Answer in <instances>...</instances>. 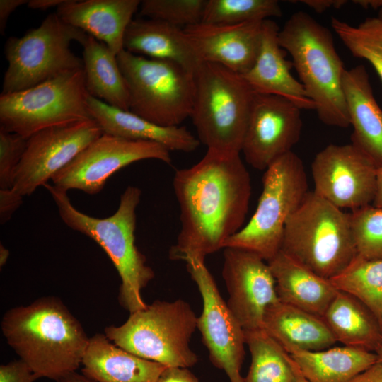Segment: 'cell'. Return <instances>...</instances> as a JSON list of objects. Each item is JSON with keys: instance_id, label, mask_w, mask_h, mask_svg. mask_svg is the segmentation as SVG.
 I'll use <instances>...</instances> for the list:
<instances>
[{"instance_id": "cell-1", "label": "cell", "mask_w": 382, "mask_h": 382, "mask_svg": "<svg viewBox=\"0 0 382 382\" xmlns=\"http://www.w3.org/2000/svg\"><path fill=\"white\" fill-rule=\"evenodd\" d=\"M173 187L181 227L170 260H204L244 226L251 181L240 154L207 150L199 162L176 170Z\"/></svg>"}, {"instance_id": "cell-2", "label": "cell", "mask_w": 382, "mask_h": 382, "mask_svg": "<svg viewBox=\"0 0 382 382\" xmlns=\"http://www.w3.org/2000/svg\"><path fill=\"white\" fill-rule=\"evenodd\" d=\"M1 328L8 345L38 378L56 381L76 371L89 340L81 323L54 296L8 310Z\"/></svg>"}, {"instance_id": "cell-3", "label": "cell", "mask_w": 382, "mask_h": 382, "mask_svg": "<svg viewBox=\"0 0 382 382\" xmlns=\"http://www.w3.org/2000/svg\"><path fill=\"white\" fill-rule=\"evenodd\" d=\"M57 205L64 223L97 243L108 255L121 284L118 301L129 313L146 306L141 291L154 278L146 256L135 244L136 210L141 196V190L129 185L120 196L116 212L105 218H96L76 209L67 192L54 185H44Z\"/></svg>"}, {"instance_id": "cell-4", "label": "cell", "mask_w": 382, "mask_h": 382, "mask_svg": "<svg viewBox=\"0 0 382 382\" xmlns=\"http://www.w3.org/2000/svg\"><path fill=\"white\" fill-rule=\"evenodd\" d=\"M278 39L291 57L319 120L332 127H349L342 85L346 69L330 30L308 13L298 11L279 29Z\"/></svg>"}, {"instance_id": "cell-5", "label": "cell", "mask_w": 382, "mask_h": 382, "mask_svg": "<svg viewBox=\"0 0 382 382\" xmlns=\"http://www.w3.org/2000/svg\"><path fill=\"white\" fill-rule=\"evenodd\" d=\"M280 250L330 280L357 256L350 213L308 192L286 224Z\"/></svg>"}, {"instance_id": "cell-6", "label": "cell", "mask_w": 382, "mask_h": 382, "mask_svg": "<svg viewBox=\"0 0 382 382\" xmlns=\"http://www.w3.org/2000/svg\"><path fill=\"white\" fill-rule=\"evenodd\" d=\"M195 78L190 117L198 140L209 151L241 154L255 93L242 75L219 64L202 62Z\"/></svg>"}, {"instance_id": "cell-7", "label": "cell", "mask_w": 382, "mask_h": 382, "mask_svg": "<svg viewBox=\"0 0 382 382\" xmlns=\"http://www.w3.org/2000/svg\"><path fill=\"white\" fill-rule=\"evenodd\" d=\"M196 328L197 317L187 302L156 300L129 313L122 325L105 327L104 334L117 347L141 358L167 367L188 368L198 361L190 347Z\"/></svg>"}, {"instance_id": "cell-8", "label": "cell", "mask_w": 382, "mask_h": 382, "mask_svg": "<svg viewBox=\"0 0 382 382\" xmlns=\"http://www.w3.org/2000/svg\"><path fill=\"white\" fill-rule=\"evenodd\" d=\"M308 192L300 157L293 151L282 156L265 170L253 215L224 248H242L270 261L280 251L286 224Z\"/></svg>"}, {"instance_id": "cell-9", "label": "cell", "mask_w": 382, "mask_h": 382, "mask_svg": "<svg viewBox=\"0 0 382 382\" xmlns=\"http://www.w3.org/2000/svg\"><path fill=\"white\" fill-rule=\"evenodd\" d=\"M129 95V110L155 124L179 126L190 117L195 74L172 61L122 50L117 55Z\"/></svg>"}, {"instance_id": "cell-10", "label": "cell", "mask_w": 382, "mask_h": 382, "mask_svg": "<svg viewBox=\"0 0 382 382\" xmlns=\"http://www.w3.org/2000/svg\"><path fill=\"white\" fill-rule=\"evenodd\" d=\"M88 95L83 69L1 94L0 129L28 139L46 128L93 120Z\"/></svg>"}, {"instance_id": "cell-11", "label": "cell", "mask_w": 382, "mask_h": 382, "mask_svg": "<svg viewBox=\"0 0 382 382\" xmlns=\"http://www.w3.org/2000/svg\"><path fill=\"white\" fill-rule=\"evenodd\" d=\"M87 33L64 23L56 13L47 16L23 36L5 45L8 67L1 94L21 91L64 73L83 69V59L70 49Z\"/></svg>"}, {"instance_id": "cell-12", "label": "cell", "mask_w": 382, "mask_h": 382, "mask_svg": "<svg viewBox=\"0 0 382 382\" xmlns=\"http://www.w3.org/2000/svg\"><path fill=\"white\" fill-rule=\"evenodd\" d=\"M146 159L170 163V151L149 141L131 140L103 133L51 179L65 191L79 190L95 195L110 176L127 166Z\"/></svg>"}, {"instance_id": "cell-13", "label": "cell", "mask_w": 382, "mask_h": 382, "mask_svg": "<svg viewBox=\"0 0 382 382\" xmlns=\"http://www.w3.org/2000/svg\"><path fill=\"white\" fill-rule=\"evenodd\" d=\"M185 263L202 299L197 329L210 361L225 371L230 382H243L241 371L245 357V331L223 299L204 260L190 259Z\"/></svg>"}, {"instance_id": "cell-14", "label": "cell", "mask_w": 382, "mask_h": 382, "mask_svg": "<svg viewBox=\"0 0 382 382\" xmlns=\"http://www.w3.org/2000/svg\"><path fill=\"white\" fill-rule=\"evenodd\" d=\"M377 167L352 143L330 144L311 163L313 192L339 209L352 211L373 204Z\"/></svg>"}, {"instance_id": "cell-15", "label": "cell", "mask_w": 382, "mask_h": 382, "mask_svg": "<svg viewBox=\"0 0 382 382\" xmlns=\"http://www.w3.org/2000/svg\"><path fill=\"white\" fill-rule=\"evenodd\" d=\"M103 134L93 119L35 133L28 139L12 188L23 197L30 195Z\"/></svg>"}, {"instance_id": "cell-16", "label": "cell", "mask_w": 382, "mask_h": 382, "mask_svg": "<svg viewBox=\"0 0 382 382\" xmlns=\"http://www.w3.org/2000/svg\"><path fill=\"white\" fill-rule=\"evenodd\" d=\"M302 129L301 109L274 95L255 94L241 152L253 168L265 170L292 151Z\"/></svg>"}, {"instance_id": "cell-17", "label": "cell", "mask_w": 382, "mask_h": 382, "mask_svg": "<svg viewBox=\"0 0 382 382\" xmlns=\"http://www.w3.org/2000/svg\"><path fill=\"white\" fill-rule=\"evenodd\" d=\"M226 303L245 331L263 329L267 308L279 300L270 267L257 254L234 247L223 253Z\"/></svg>"}, {"instance_id": "cell-18", "label": "cell", "mask_w": 382, "mask_h": 382, "mask_svg": "<svg viewBox=\"0 0 382 382\" xmlns=\"http://www.w3.org/2000/svg\"><path fill=\"white\" fill-rule=\"evenodd\" d=\"M263 21L237 25L201 22L183 30L201 62L219 64L243 75L258 54Z\"/></svg>"}, {"instance_id": "cell-19", "label": "cell", "mask_w": 382, "mask_h": 382, "mask_svg": "<svg viewBox=\"0 0 382 382\" xmlns=\"http://www.w3.org/2000/svg\"><path fill=\"white\" fill-rule=\"evenodd\" d=\"M279 28L272 19L262 23L260 50L243 79L257 94L274 95L291 101L301 110H314L312 100L291 73L293 64L279 43Z\"/></svg>"}, {"instance_id": "cell-20", "label": "cell", "mask_w": 382, "mask_h": 382, "mask_svg": "<svg viewBox=\"0 0 382 382\" xmlns=\"http://www.w3.org/2000/svg\"><path fill=\"white\" fill-rule=\"evenodd\" d=\"M140 4L139 0H66L57 8V14L117 55L124 50L126 29Z\"/></svg>"}, {"instance_id": "cell-21", "label": "cell", "mask_w": 382, "mask_h": 382, "mask_svg": "<svg viewBox=\"0 0 382 382\" xmlns=\"http://www.w3.org/2000/svg\"><path fill=\"white\" fill-rule=\"evenodd\" d=\"M343 92L349 124L353 127L352 144L375 166H382V109L377 103L364 66L346 69Z\"/></svg>"}, {"instance_id": "cell-22", "label": "cell", "mask_w": 382, "mask_h": 382, "mask_svg": "<svg viewBox=\"0 0 382 382\" xmlns=\"http://www.w3.org/2000/svg\"><path fill=\"white\" fill-rule=\"evenodd\" d=\"M88 105L92 117L103 133L131 140L156 142L170 151L192 152L200 144L198 139L185 127L155 124L130 110L111 106L90 95Z\"/></svg>"}, {"instance_id": "cell-23", "label": "cell", "mask_w": 382, "mask_h": 382, "mask_svg": "<svg viewBox=\"0 0 382 382\" xmlns=\"http://www.w3.org/2000/svg\"><path fill=\"white\" fill-rule=\"evenodd\" d=\"M81 365L83 374L96 382H157L167 367L117 347L101 333L89 337Z\"/></svg>"}, {"instance_id": "cell-24", "label": "cell", "mask_w": 382, "mask_h": 382, "mask_svg": "<svg viewBox=\"0 0 382 382\" xmlns=\"http://www.w3.org/2000/svg\"><path fill=\"white\" fill-rule=\"evenodd\" d=\"M280 301L323 317L338 292L330 279L280 250L267 262Z\"/></svg>"}, {"instance_id": "cell-25", "label": "cell", "mask_w": 382, "mask_h": 382, "mask_svg": "<svg viewBox=\"0 0 382 382\" xmlns=\"http://www.w3.org/2000/svg\"><path fill=\"white\" fill-rule=\"evenodd\" d=\"M263 330L287 353L322 350L337 343L323 317L280 301L267 308Z\"/></svg>"}, {"instance_id": "cell-26", "label": "cell", "mask_w": 382, "mask_h": 382, "mask_svg": "<svg viewBox=\"0 0 382 382\" xmlns=\"http://www.w3.org/2000/svg\"><path fill=\"white\" fill-rule=\"evenodd\" d=\"M123 47L134 54L174 62L194 74L202 63L183 28L157 19H133Z\"/></svg>"}, {"instance_id": "cell-27", "label": "cell", "mask_w": 382, "mask_h": 382, "mask_svg": "<svg viewBox=\"0 0 382 382\" xmlns=\"http://www.w3.org/2000/svg\"><path fill=\"white\" fill-rule=\"evenodd\" d=\"M288 354L308 382H352L378 361L374 352L345 345Z\"/></svg>"}, {"instance_id": "cell-28", "label": "cell", "mask_w": 382, "mask_h": 382, "mask_svg": "<svg viewBox=\"0 0 382 382\" xmlns=\"http://www.w3.org/2000/svg\"><path fill=\"white\" fill-rule=\"evenodd\" d=\"M86 88L88 94L105 103L129 110L128 88L117 55L103 42L86 34L80 42Z\"/></svg>"}, {"instance_id": "cell-29", "label": "cell", "mask_w": 382, "mask_h": 382, "mask_svg": "<svg viewBox=\"0 0 382 382\" xmlns=\"http://www.w3.org/2000/svg\"><path fill=\"white\" fill-rule=\"evenodd\" d=\"M323 318L337 342L374 352L382 332L369 310L357 298L338 291Z\"/></svg>"}, {"instance_id": "cell-30", "label": "cell", "mask_w": 382, "mask_h": 382, "mask_svg": "<svg viewBox=\"0 0 382 382\" xmlns=\"http://www.w3.org/2000/svg\"><path fill=\"white\" fill-rule=\"evenodd\" d=\"M245 340L251 362L243 382H296L290 355L263 329L245 331Z\"/></svg>"}, {"instance_id": "cell-31", "label": "cell", "mask_w": 382, "mask_h": 382, "mask_svg": "<svg viewBox=\"0 0 382 382\" xmlns=\"http://www.w3.org/2000/svg\"><path fill=\"white\" fill-rule=\"evenodd\" d=\"M330 281L338 290L360 301L372 313L382 332V259L365 260L357 256Z\"/></svg>"}, {"instance_id": "cell-32", "label": "cell", "mask_w": 382, "mask_h": 382, "mask_svg": "<svg viewBox=\"0 0 382 382\" xmlns=\"http://www.w3.org/2000/svg\"><path fill=\"white\" fill-rule=\"evenodd\" d=\"M331 26L352 54L368 61L382 81V18L369 17L352 25L332 17Z\"/></svg>"}, {"instance_id": "cell-33", "label": "cell", "mask_w": 382, "mask_h": 382, "mask_svg": "<svg viewBox=\"0 0 382 382\" xmlns=\"http://www.w3.org/2000/svg\"><path fill=\"white\" fill-rule=\"evenodd\" d=\"M282 16L276 0H207L202 23L237 25Z\"/></svg>"}, {"instance_id": "cell-34", "label": "cell", "mask_w": 382, "mask_h": 382, "mask_svg": "<svg viewBox=\"0 0 382 382\" xmlns=\"http://www.w3.org/2000/svg\"><path fill=\"white\" fill-rule=\"evenodd\" d=\"M350 220L357 256L382 259V208L371 204L352 211Z\"/></svg>"}, {"instance_id": "cell-35", "label": "cell", "mask_w": 382, "mask_h": 382, "mask_svg": "<svg viewBox=\"0 0 382 382\" xmlns=\"http://www.w3.org/2000/svg\"><path fill=\"white\" fill-rule=\"evenodd\" d=\"M207 0H144L140 16L184 28L201 23Z\"/></svg>"}, {"instance_id": "cell-36", "label": "cell", "mask_w": 382, "mask_h": 382, "mask_svg": "<svg viewBox=\"0 0 382 382\" xmlns=\"http://www.w3.org/2000/svg\"><path fill=\"white\" fill-rule=\"evenodd\" d=\"M28 139L0 129V188L13 187Z\"/></svg>"}, {"instance_id": "cell-37", "label": "cell", "mask_w": 382, "mask_h": 382, "mask_svg": "<svg viewBox=\"0 0 382 382\" xmlns=\"http://www.w3.org/2000/svg\"><path fill=\"white\" fill-rule=\"evenodd\" d=\"M37 378L21 359L0 366V382H34Z\"/></svg>"}, {"instance_id": "cell-38", "label": "cell", "mask_w": 382, "mask_h": 382, "mask_svg": "<svg viewBox=\"0 0 382 382\" xmlns=\"http://www.w3.org/2000/svg\"><path fill=\"white\" fill-rule=\"evenodd\" d=\"M23 196L13 188L0 189V223L4 225L23 202Z\"/></svg>"}, {"instance_id": "cell-39", "label": "cell", "mask_w": 382, "mask_h": 382, "mask_svg": "<svg viewBox=\"0 0 382 382\" xmlns=\"http://www.w3.org/2000/svg\"><path fill=\"white\" fill-rule=\"evenodd\" d=\"M157 382H199L187 368L166 367L158 377Z\"/></svg>"}, {"instance_id": "cell-40", "label": "cell", "mask_w": 382, "mask_h": 382, "mask_svg": "<svg viewBox=\"0 0 382 382\" xmlns=\"http://www.w3.org/2000/svg\"><path fill=\"white\" fill-rule=\"evenodd\" d=\"M27 0H1L0 1V33L4 35L10 15L18 7L28 4Z\"/></svg>"}, {"instance_id": "cell-41", "label": "cell", "mask_w": 382, "mask_h": 382, "mask_svg": "<svg viewBox=\"0 0 382 382\" xmlns=\"http://www.w3.org/2000/svg\"><path fill=\"white\" fill-rule=\"evenodd\" d=\"M352 382H382V362L378 361L359 374Z\"/></svg>"}, {"instance_id": "cell-42", "label": "cell", "mask_w": 382, "mask_h": 382, "mask_svg": "<svg viewBox=\"0 0 382 382\" xmlns=\"http://www.w3.org/2000/svg\"><path fill=\"white\" fill-rule=\"evenodd\" d=\"M303 3L317 13H323L330 8H340L347 1L345 0H301Z\"/></svg>"}, {"instance_id": "cell-43", "label": "cell", "mask_w": 382, "mask_h": 382, "mask_svg": "<svg viewBox=\"0 0 382 382\" xmlns=\"http://www.w3.org/2000/svg\"><path fill=\"white\" fill-rule=\"evenodd\" d=\"M66 0H30L27 5L31 9L45 11L50 8L58 7Z\"/></svg>"}, {"instance_id": "cell-44", "label": "cell", "mask_w": 382, "mask_h": 382, "mask_svg": "<svg viewBox=\"0 0 382 382\" xmlns=\"http://www.w3.org/2000/svg\"><path fill=\"white\" fill-rule=\"evenodd\" d=\"M372 205L382 208V166L377 168L376 190Z\"/></svg>"}, {"instance_id": "cell-45", "label": "cell", "mask_w": 382, "mask_h": 382, "mask_svg": "<svg viewBox=\"0 0 382 382\" xmlns=\"http://www.w3.org/2000/svg\"><path fill=\"white\" fill-rule=\"evenodd\" d=\"M10 253L9 250L2 245V243L0 244V267H2L5 265L6 263L8 257H9Z\"/></svg>"}, {"instance_id": "cell-46", "label": "cell", "mask_w": 382, "mask_h": 382, "mask_svg": "<svg viewBox=\"0 0 382 382\" xmlns=\"http://www.w3.org/2000/svg\"><path fill=\"white\" fill-rule=\"evenodd\" d=\"M291 365L296 376V382H308L301 374L299 368L291 357Z\"/></svg>"}, {"instance_id": "cell-47", "label": "cell", "mask_w": 382, "mask_h": 382, "mask_svg": "<svg viewBox=\"0 0 382 382\" xmlns=\"http://www.w3.org/2000/svg\"><path fill=\"white\" fill-rule=\"evenodd\" d=\"M374 353L376 354L378 361L382 362V340L380 344L378 345V347L375 349Z\"/></svg>"}, {"instance_id": "cell-48", "label": "cell", "mask_w": 382, "mask_h": 382, "mask_svg": "<svg viewBox=\"0 0 382 382\" xmlns=\"http://www.w3.org/2000/svg\"><path fill=\"white\" fill-rule=\"evenodd\" d=\"M376 9L378 11V17L382 18V0H376Z\"/></svg>"}]
</instances>
